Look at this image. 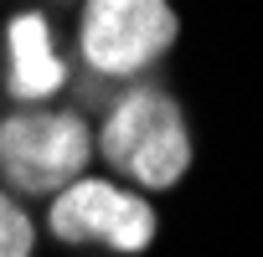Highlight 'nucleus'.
Here are the masks:
<instances>
[{"mask_svg":"<svg viewBox=\"0 0 263 257\" xmlns=\"http://www.w3.org/2000/svg\"><path fill=\"white\" fill-rule=\"evenodd\" d=\"M52 231L62 242H103L114 252H145L155 242V211L145 196L108 180H72L52 196Z\"/></svg>","mask_w":263,"mask_h":257,"instance_id":"nucleus-4","label":"nucleus"},{"mask_svg":"<svg viewBox=\"0 0 263 257\" xmlns=\"http://www.w3.org/2000/svg\"><path fill=\"white\" fill-rule=\"evenodd\" d=\"M93 160V134L78 113L26 108L0 118V175L21 196H57L83 180Z\"/></svg>","mask_w":263,"mask_h":257,"instance_id":"nucleus-2","label":"nucleus"},{"mask_svg":"<svg viewBox=\"0 0 263 257\" xmlns=\"http://www.w3.org/2000/svg\"><path fill=\"white\" fill-rule=\"evenodd\" d=\"M31 247H36L31 216L21 211V201L0 190V257H31Z\"/></svg>","mask_w":263,"mask_h":257,"instance_id":"nucleus-6","label":"nucleus"},{"mask_svg":"<svg viewBox=\"0 0 263 257\" xmlns=\"http://www.w3.org/2000/svg\"><path fill=\"white\" fill-rule=\"evenodd\" d=\"M98 149L124 180H135L145 190H171L191 170V128L171 93L135 88L114 103L98 134Z\"/></svg>","mask_w":263,"mask_h":257,"instance_id":"nucleus-1","label":"nucleus"},{"mask_svg":"<svg viewBox=\"0 0 263 257\" xmlns=\"http://www.w3.org/2000/svg\"><path fill=\"white\" fill-rule=\"evenodd\" d=\"M6 52H11V77H6L11 98L36 103V98H52V93L67 82V67H62V57L52 52L47 21H42L36 11H26V16H16V21L6 26Z\"/></svg>","mask_w":263,"mask_h":257,"instance_id":"nucleus-5","label":"nucleus"},{"mask_svg":"<svg viewBox=\"0 0 263 257\" xmlns=\"http://www.w3.org/2000/svg\"><path fill=\"white\" fill-rule=\"evenodd\" d=\"M176 31L181 21L165 0H88L78 47L93 72L129 77V72H145L155 57H165Z\"/></svg>","mask_w":263,"mask_h":257,"instance_id":"nucleus-3","label":"nucleus"}]
</instances>
